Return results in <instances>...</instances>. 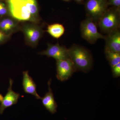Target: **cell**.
<instances>
[{"instance_id":"1","label":"cell","mask_w":120,"mask_h":120,"mask_svg":"<svg viewBox=\"0 0 120 120\" xmlns=\"http://www.w3.org/2000/svg\"><path fill=\"white\" fill-rule=\"evenodd\" d=\"M68 49L69 58L73 63L76 71H87L92 66V56L89 50L81 46L74 44Z\"/></svg>"},{"instance_id":"2","label":"cell","mask_w":120,"mask_h":120,"mask_svg":"<svg viewBox=\"0 0 120 120\" xmlns=\"http://www.w3.org/2000/svg\"><path fill=\"white\" fill-rule=\"evenodd\" d=\"M97 23L101 31L104 33L109 34L119 30L120 25L119 12L106 11L99 19Z\"/></svg>"},{"instance_id":"3","label":"cell","mask_w":120,"mask_h":120,"mask_svg":"<svg viewBox=\"0 0 120 120\" xmlns=\"http://www.w3.org/2000/svg\"><path fill=\"white\" fill-rule=\"evenodd\" d=\"M8 4L10 13L15 19L20 21L34 22L26 0H8Z\"/></svg>"},{"instance_id":"4","label":"cell","mask_w":120,"mask_h":120,"mask_svg":"<svg viewBox=\"0 0 120 120\" xmlns=\"http://www.w3.org/2000/svg\"><path fill=\"white\" fill-rule=\"evenodd\" d=\"M80 29L82 37L91 44H94L99 39H105V36L98 31L97 23L90 18L81 22Z\"/></svg>"},{"instance_id":"5","label":"cell","mask_w":120,"mask_h":120,"mask_svg":"<svg viewBox=\"0 0 120 120\" xmlns=\"http://www.w3.org/2000/svg\"><path fill=\"white\" fill-rule=\"evenodd\" d=\"M107 5L105 0H88L86 5L88 18L97 23L107 11Z\"/></svg>"},{"instance_id":"6","label":"cell","mask_w":120,"mask_h":120,"mask_svg":"<svg viewBox=\"0 0 120 120\" xmlns=\"http://www.w3.org/2000/svg\"><path fill=\"white\" fill-rule=\"evenodd\" d=\"M56 71L57 79L64 82L69 79L76 70L73 63L68 58L56 61Z\"/></svg>"},{"instance_id":"7","label":"cell","mask_w":120,"mask_h":120,"mask_svg":"<svg viewBox=\"0 0 120 120\" xmlns=\"http://www.w3.org/2000/svg\"><path fill=\"white\" fill-rule=\"evenodd\" d=\"M39 54L52 57L56 61L69 58L68 49L57 43L55 45L49 44L47 49L39 53Z\"/></svg>"},{"instance_id":"8","label":"cell","mask_w":120,"mask_h":120,"mask_svg":"<svg viewBox=\"0 0 120 120\" xmlns=\"http://www.w3.org/2000/svg\"><path fill=\"white\" fill-rule=\"evenodd\" d=\"M22 30L27 41L32 47L37 45L43 34L41 28L34 24H26L23 26Z\"/></svg>"},{"instance_id":"9","label":"cell","mask_w":120,"mask_h":120,"mask_svg":"<svg viewBox=\"0 0 120 120\" xmlns=\"http://www.w3.org/2000/svg\"><path fill=\"white\" fill-rule=\"evenodd\" d=\"M9 86L8 92L3 97V99L0 104V114H2L5 110L8 107H11L17 103L20 97L19 93L15 92L12 89L13 81L12 79H9Z\"/></svg>"},{"instance_id":"10","label":"cell","mask_w":120,"mask_h":120,"mask_svg":"<svg viewBox=\"0 0 120 120\" xmlns=\"http://www.w3.org/2000/svg\"><path fill=\"white\" fill-rule=\"evenodd\" d=\"M105 49L120 52V32L119 30L107 34L105 36Z\"/></svg>"},{"instance_id":"11","label":"cell","mask_w":120,"mask_h":120,"mask_svg":"<svg viewBox=\"0 0 120 120\" xmlns=\"http://www.w3.org/2000/svg\"><path fill=\"white\" fill-rule=\"evenodd\" d=\"M22 85L24 91L26 94L34 95L37 99H41L37 93V85L32 77L30 76L28 71L23 72Z\"/></svg>"},{"instance_id":"12","label":"cell","mask_w":120,"mask_h":120,"mask_svg":"<svg viewBox=\"0 0 120 120\" xmlns=\"http://www.w3.org/2000/svg\"><path fill=\"white\" fill-rule=\"evenodd\" d=\"M51 81L52 79H50L48 82V91L41 99L44 107L50 112L53 114L56 112L57 105L55 101L52 91L50 87Z\"/></svg>"},{"instance_id":"13","label":"cell","mask_w":120,"mask_h":120,"mask_svg":"<svg viewBox=\"0 0 120 120\" xmlns=\"http://www.w3.org/2000/svg\"><path fill=\"white\" fill-rule=\"evenodd\" d=\"M65 28L61 24L56 23L49 25L47 27V32L54 38L58 39L64 34Z\"/></svg>"},{"instance_id":"14","label":"cell","mask_w":120,"mask_h":120,"mask_svg":"<svg viewBox=\"0 0 120 120\" xmlns=\"http://www.w3.org/2000/svg\"><path fill=\"white\" fill-rule=\"evenodd\" d=\"M16 26V23L13 19L5 18L0 21V30L7 34L13 30Z\"/></svg>"},{"instance_id":"15","label":"cell","mask_w":120,"mask_h":120,"mask_svg":"<svg viewBox=\"0 0 120 120\" xmlns=\"http://www.w3.org/2000/svg\"><path fill=\"white\" fill-rule=\"evenodd\" d=\"M106 57L111 67L120 63V52H117L105 49Z\"/></svg>"},{"instance_id":"16","label":"cell","mask_w":120,"mask_h":120,"mask_svg":"<svg viewBox=\"0 0 120 120\" xmlns=\"http://www.w3.org/2000/svg\"><path fill=\"white\" fill-rule=\"evenodd\" d=\"M26 2L32 18L34 22H36L38 13V7L36 0H26Z\"/></svg>"},{"instance_id":"17","label":"cell","mask_w":120,"mask_h":120,"mask_svg":"<svg viewBox=\"0 0 120 120\" xmlns=\"http://www.w3.org/2000/svg\"><path fill=\"white\" fill-rule=\"evenodd\" d=\"M113 75L114 77H120V63L112 67Z\"/></svg>"},{"instance_id":"18","label":"cell","mask_w":120,"mask_h":120,"mask_svg":"<svg viewBox=\"0 0 120 120\" xmlns=\"http://www.w3.org/2000/svg\"><path fill=\"white\" fill-rule=\"evenodd\" d=\"M7 9L5 4L0 1V16H3L7 14Z\"/></svg>"},{"instance_id":"19","label":"cell","mask_w":120,"mask_h":120,"mask_svg":"<svg viewBox=\"0 0 120 120\" xmlns=\"http://www.w3.org/2000/svg\"><path fill=\"white\" fill-rule=\"evenodd\" d=\"M9 37V35L7 34L0 30V45L4 42Z\"/></svg>"},{"instance_id":"20","label":"cell","mask_w":120,"mask_h":120,"mask_svg":"<svg viewBox=\"0 0 120 120\" xmlns=\"http://www.w3.org/2000/svg\"><path fill=\"white\" fill-rule=\"evenodd\" d=\"M110 4L117 7H119L120 5V0H111Z\"/></svg>"},{"instance_id":"21","label":"cell","mask_w":120,"mask_h":120,"mask_svg":"<svg viewBox=\"0 0 120 120\" xmlns=\"http://www.w3.org/2000/svg\"><path fill=\"white\" fill-rule=\"evenodd\" d=\"M3 96L0 94V103L1 102V101H2V99H3Z\"/></svg>"},{"instance_id":"22","label":"cell","mask_w":120,"mask_h":120,"mask_svg":"<svg viewBox=\"0 0 120 120\" xmlns=\"http://www.w3.org/2000/svg\"><path fill=\"white\" fill-rule=\"evenodd\" d=\"M76 0L78 1H82V0Z\"/></svg>"},{"instance_id":"23","label":"cell","mask_w":120,"mask_h":120,"mask_svg":"<svg viewBox=\"0 0 120 120\" xmlns=\"http://www.w3.org/2000/svg\"><path fill=\"white\" fill-rule=\"evenodd\" d=\"M65 0V1H68V0Z\"/></svg>"}]
</instances>
